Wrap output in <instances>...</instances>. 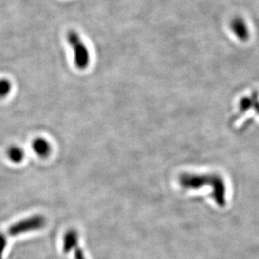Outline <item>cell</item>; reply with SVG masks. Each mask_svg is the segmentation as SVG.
I'll return each instance as SVG.
<instances>
[{
    "label": "cell",
    "instance_id": "3957f363",
    "mask_svg": "<svg viewBox=\"0 0 259 259\" xmlns=\"http://www.w3.org/2000/svg\"><path fill=\"white\" fill-rule=\"evenodd\" d=\"M46 224V220L42 216H32V217L24 218L9 228V234L12 237L21 235L26 232H34L44 228Z\"/></svg>",
    "mask_w": 259,
    "mask_h": 259
},
{
    "label": "cell",
    "instance_id": "52a82bcc",
    "mask_svg": "<svg viewBox=\"0 0 259 259\" xmlns=\"http://www.w3.org/2000/svg\"><path fill=\"white\" fill-rule=\"evenodd\" d=\"M7 155L9 160L15 164L21 163L24 158V152L18 146H11L8 149Z\"/></svg>",
    "mask_w": 259,
    "mask_h": 259
},
{
    "label": "cell",
    "instance_id": "6da1fadb",
    "mask_svg": "<svg viewBox=\"0 0 259 259\" xmlns=\"http://www.w3.org/2000/svg\"><path fill=\"white\" fill-rule=\"evenodd\" d=\"M178 182L185 190H198L209 186L211 196L217 205L224 206L226 203V185L224 178L217 173H183Z\"/></svg>",
    "mask_w": 259,
    "mask_h": 259
},
{
    "label": "cell",
    "instance_id": "9c48e42d",
    "mask_svg": "<svg viewBox=\"0 0 259 259\" xmlns=\"http://www.w3.org/2000/svg\"><path fill=\"white\" fill-rule=\"evenodd\" d=\"M7 246V238L4 234L0 233V259H2L3 252L5 250Z\"/></svg>",
    "mask_w": 259,
    "mask_h": 259
},
{
    "label": "cell",
    "instance_id": "277c9868",
    "mask_svg": "<svg viewBox=\"0 0 259 259\" xmlns=\"http://www.w3.org/2000/svg\"><path fill=\"white\" fill-rule=\"evenodd\" d=\"M253 109L259 116V94L253 92L250 96H245L241 98L239 103V113H243L245 111Z\"/></svg>",
    "mask_w": 259,
    "mask_h": 259
},
{
    "label": "cell",
    "instance_id": "ba28073f",
    "mask_svg": "<svg viewBox=\"0 0 259 259\" xmlns=\"http://www.w3.org/2000/svg\"><path fill=\"white\" fill-rule=\"evenodd\" d=\"M12 89L11 82L8 79L0 80V98H3L9 95Z\"/></svg>",
    "mask_w": 259,
    "mask_h": 259
},
{
    "label": "cell",
    "instance_id": "7a4b0ae2",
    "mask_svg": "<svg viewBox=\"0 0 259 259\" xmlns=\"http://www.w3.org/2000/svg\"><path fill=\"white\" fill-rule=\"evenodd\" d=\"M67 40L74 51V59L76 67L85 70L90 63V53L78 34L71 30L67 34Z\"/></svg>",
    "mask_w": 259,
    "mask_h": 259
},
{
    "label": "cell",
    "instance_id": "8992f818",
    "mask_svg": "<svg viewBox=\"0 0 259 259\" xmlns=\"http://www.w3.org/2000/svg\"><path fill=\"white\" fill-rule=\"evenodd\" d=\"M78 233L75 230L67 231L63 237V252L68 253L78 245Z\"/></svg>",
    "mask_w": 259,
    "mask_h": 259
},
{
    "label": "cell",
    "instance_id": "30bf717a",
    "mask_svg": "<svg viewBox=\"0 0 259 259\" xmlns=\"http://www.w3.org/2000/svg\"><path fill=\"white\" fill-rule=\"evenodd\" d=\"M75 259H86L82 249L76 248L75 251Z\"/></svg>",
    "mask_w": 259,
    "mask_h": 259
},
{
    "label": "cell",
    "instance_id": "5b68a950",
    "mask_svg": "<svg viewBox=\"0 0 259 259\" xmlns=\"http://www.w3.org/2000/svg\"><path fill=\"white\" fill-rule=\"evenodd\" d=\"M32 148L37 155L40 158H47L52 153V146L44 138H37L32 143Z\"/></svg>",
    "mask_w": 259,
    "mask_h": 259
}]
</instances>
